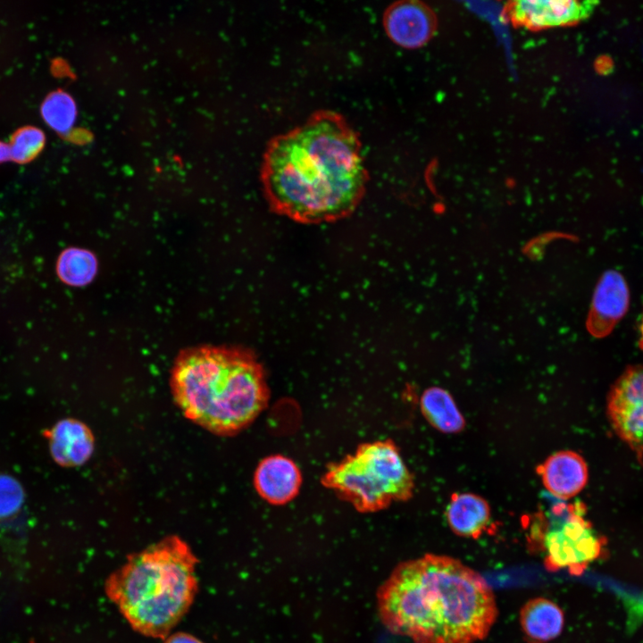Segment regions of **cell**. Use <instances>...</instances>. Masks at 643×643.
I'll return each instance as SVG.
<instances>
[{
    "instance_id": "cell-8",
    "label": "cell",
    "mask_w": 643,
    "mask_h": 643,
    "mask_svg": "<svg viewBox=\"0 0 643 643\" xmlns=\"http://www.w3.org/2000/svg\"><path fill=\"white\" fill-rule=\"evenodd\" d=\"M629 305L630 291L623 275L615 270L605 271L593 293L588 330L595 338L609 336L626 314Z\"/></svg>"
},
{
    "instance_id": "cell-21",
    "label": "cell",
    "mask_w": 643,
    "mask_h": 643,
    "mask_svg": "<svg viewBox=\"0 0 643 643\" xmlns=\"http://www.w3.org/2000/svg\"><path fill=\"white\" fill-rule=\"evenodd\" d=\"M164 643H203L196 637L183 632H178L168 637Z\"/></svg>"
},
{
    "instance_id": "cell-19",
    "label": "cell",
    "mask_w": 643,
    "mask_h": 643,
    "mask_svg": "<svg viewBox=\"0 0 643 643\" xmlns=\"http://www.w3.org/2000/svg\"><path fill=\"white\" fill-rule=\"evenodd\" d=\"M45 141V134L38 128L27 126L19 129L9 144L11 159L19 163L30 162L41 152Z\"/></svg>"
},
{
    "instance_id": "cell-7",
    "label": "cell",
    "mask_w": 643,
    "mask_h": 643,
    "mask_svg": "<svg viewBox=\"0 0 643 643\" xmlns=\"http://www.w3.org/2000/svg\"><path fill=\"white\" fill-rule=\"evenodd\" d=\"M607 415L616 435L643 455V364L629 366L607 397Z\"/></svg>"
},
{
    "instance_id": "cell-12",
    "label": "cell",
    "mask_w": 643,
    "mask_h": 643,
    "mask_svg": "<svg viewBox=\"0 0 643 643\" xmlns=\"http://www.w3.org/2000/svg\"><path fill=\"white\" fill-rule=\"evenodd\" d=\"M546 489L560 500L578 495L587 485L588 465L583 457L571 450L555 452L537 468Z\"/></svg>"
},
{
    "instance_id": "cell-3",
    "label": "cell",
    "mask_w": 643,
    "mask_h": 643,
    "mask_svg": "<svg viewBox=\"0 0 643 643\" xmlns=\"http://www.w3.org/2000/svg\"><path fill=\"white\" fill-rule=\"evenodd\" d=\"M173 399L188 420L216 435H234L266 407L263 369L249 351L199 346L181 351L171 375Z\"/></svg>"
},
{
    "instance_id": "cell-15",
    "label": "cell",
    "mask_w": 643,
    "mask_h": 643,
    "mask_svg": "<svg viewBox=\"0 0 643 643\" xmlns=\"http://www.w3.org/2000/svg\"><path fill=\"white\" fill-rule=\"evenodd\" d=\"M520 622L528 643H547L561 634L564 615L552 600L536 597L522 607Z\"/></svg>"
},
{
    "instance_id": "cell-2",
    "label": "cell",
    "mask_w": 643,
    "mask_h": 643,
    "mask_svg": "<svg viewBox=\"0 0 643 643\" xmlns=\"http://www.w3.org/2000/svg\"><path fill=\"white\" fill-rule=\"evenodd\" d=\"M379 610L388 628L415 643H475L497 617L484 578L458 559L435 554L399 564L380 589Z\"/></svg>"
},
{
    "instance_id": "cell-9",
    "label": "cell",
    "mask_w": 643,
    "mask_h": 643,
    "mask_svg": "<svg viewBox=\"0 0 643 643\" xmlns=\"http://www.w3.org/2000/svg\"><path fill=\"white\" fill-rule=\"evenodd\" d=\"M432 10L419 1H398L389 5L383 15L388 37L397 46L415 49L424 46L436 30Z\"/></svg>"
},
{
    "instance_id": "cell-22",
    "label": "cell",
    "mask_w": 643,
    "mask_h": 643,
    "mask_svg": "<svg viewBox=\"0 0 643 643\" xmlns=\"http://www.w3.org/2000/svg\"><path fill=\"white\" fill-rule=\"evenodd\" d=\"M9 159H11L10 146L0 141V163H4Z\"/></svg>"
},
{
    "instance_id": "cell-18",
    "label": "cell",
    "mask_w": 643,
    "mask_h": 643,
    "mask_svg": "<svg viewBox=\"0 0 643 643\" xmlns=\"http://www.w3.org/2000/svg\"><path fill=\"white\" fill-rule=\"evenodd\" d=\"M91 254L82 249L63 251L57 261V274L66 284L79 286L88 282L95 271Z\"/></svg>"
},
{
    "instance_id": "cell-14",
    "label": "cell",
    "mask_w": 643,
    "mask_h": 643,
    "mask_svg": "<svg viewBox=\"0 0 643 643\" xmlns=\"http://www.w3.org/2000/svg\"><path fill=\"white\" fill-rule=\"evenodd\" d=\"M451 530L457 536L477 539L486 530L490 521V507L480 496L473 493H456L446 510Z\"/></svg>"
},
{
    "instance_id": "cell-17",
    "label": "cell",
    "mask_w": 643,
    "mask_h": 643,
    "mask_svg": "<svg viewBox=\"0 0 643 643\" xmlns=\"http://www.w3.org/2000/svg\"><path fill=\"white\" fill-rule=\"evenodd\" d=\"M41 114L49 127L59 133H65L76 121V104L68 93L57 90L45 98L41 105Z\"/></svg>"
},
{
    "instance_id": "cell-13",
    "label": "cell",
    "mask_w": 643,
    "mask_h": 643,
    "mask_svg": "<svg viewBox=\"0 0 643 643\" xmlns=\"http://www.w3.org/2000/svg\"><path fill=\"white\" fill-rule=\"evenodd\" d=\"M54 462L63 467H76L85 463L92 455L95 438L84 422L66 418L56 422L46 433Z\"/></svg>"
},
{
    "instance_id": "cell-16",
    "label": "cell",
    "mask_w": 643,
    "mask_h": 643,
    "mask_svg": "<svg viewBox=\"0 0 643 643\" xmlns=\"http://www.w3.org/2000/svg\"><path fill=\"white\" fill-rule=\"evenodd\" d=\"M422 413L436 430L444 433H457L463 430L465 420L452 396L444 388L430 387L422 395Z\"/></svg>"
},
{
    "instance_id": "cell-6",
    "label": "cell",
    "mask_w": 643,
    "mask_h": 643,
    "mask_svg": "<svg viewBox=\"0 0 643 643\" xmlns=\"http://www.w3.org/2000/svg\"><path fill=\"white\" fill-rule=\"evenodd\" d=\"M550 507L537 514L528 525L530 547L543 555L547 570L566 569L572 575H581L602 555L605 539L584 518L580 505L560 501Z\"/></svg>"
},
{
    "instance_id": "cell-1",
    "label": "cell",
    "mask_w": 643,
    "mask_h": 643,
    "mask_svg": "<svg viewBox=\"0 0 643 643\" xmlns=\"http://www.w3.org/2000/svg\"><path fill=\"white\" fill-rule=\"evenodd\" d=\"M261 180L271 207L294 221L343 218L357 207L368 181L360 138L341 114L316 112L271 138Z\"/></svg>"
},
{
    "instance_id": "cell-5",
    "label": "cell",
    "mask_w": 643,
    "mask_h": 643,
    "mask_svg": "<svg viewBox=\"0 0 643 643\" xmlns=\"http://www.w3.org/2000/svg\"><path fill=\"white\" fill-rule=\"evenodd\" d=\"M322 483L362 513L406 501L414 489L413 476L389 439L362 444L355 453L330 463Z\"/></svg>"
},
{
    "instance_id": "cell-4",
    "label": "cell",
    "mask_w": 643,
    "mask_h": 643,
    "mask_svg": "<svg viewBox=\"0 0 643 643\" xmlns=\"http://www.w3.org/2000/svg\"><path fill=\"white\" fill-rule=\"evenodd\" d=\"M196 563L184 540L169 536L129 556L108 578L106 594L133 629L164 639L194 600Z\"/></svg>"
},
{
    "instance_id": "cell-11",
    "label": "cell",
    "mask_w": 643,
    "mask_h": 643,
    "mask_svg": "<svg viewBox=\"0 0 643 643\" xmlns=\"http://www.w3.org/2000/svg\"><path fill=\"white\" fill-rule=\"evenodd\" d=\"M302 475L290 458L273 455L263 458L257 465L254 485L259 496L272 505H284L298 494Z\"/></svg>"
},
{
    "instance_id": "cell-10",
    "label": "cell",
    "mask_w": 643,
    "mask_h": 643,
    "mask_svg": "<svg viewBox=\"0 0 643 643\" xmlns=\"http://www.w3.org/2000/svg\"><path fill=\"white\" fill-rule=\"evenodd\" d=\"M597 2L575 0H521L512 3L509 15L514 22L528 29L569 25L586 19Z\"/></svg>"
},
{
    "instance_id": "cell-20",
    "label": "cell",
    "mask_w": 643,
    "mask_h": 643,
    "mask_svg": "<svg viewBox=\"0 0 643 643\" xmlns=\"http://www.w3.org/2000/svg\"><path fill=\"white\" fill-rule=\"evenodd\" d=\"M25 500L23 487L14 477L0 473V524L13 520Z\"/></svg>"
}]
</instances>
